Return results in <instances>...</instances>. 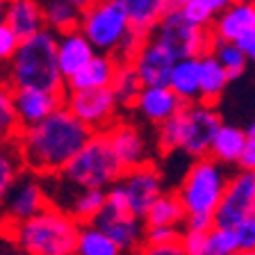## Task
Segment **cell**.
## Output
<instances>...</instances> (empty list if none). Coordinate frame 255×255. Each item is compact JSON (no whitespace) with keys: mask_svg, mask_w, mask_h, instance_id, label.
I'll list each match as a JSON object with an SVG mask.
<instances>
[{"mask_svg":"<svg viewBox=\"0 0 255 255\" xmlns=\"http://www.w3.org/2000/svg\"><path fill=\"white\" fill-rule=\"evenodd\" d=\"M91 137L94 130L64 105L43 121L21 128L14 141L27 171L39 173L41 178H53L64 173Z\"/></svg>","mask_w":255,"mask_h":255,"instance_id":"obj_1","label":"cell"},{"mask_svg":"<svg viewBox=\"0 0 255 255\" xmlns=\"http://www.w3.org/2000/svg\"><path fill=\"white\" fill-rule=\"evenodd\" d=\"M82 223L64 207L50 205L18 223L2 221L0 233L30 255H75Z\"/></svg>","mask_w":255,"mask_h":255,"instance_id":"obj_2","label":"cell"},{"mask_svg":"<svg viewBox=\"0 0 255 255\" xmlns=\"http://www.w3.org/2000/svg\"><path fill=\"white\" fill-rule=\"evenodd\" d=\"M5 80L11 89H46L66 94V78L57 59V32H41L21 39L14 57L5 64Z\"/></svg>","mask_w":255,"mask_h":255,"instance_id":"obj_3","label":"cell"},{"mask_svg":"<svg viewBox=\"0 0 255 255\" xmlns=\"http://www.w3.org/2000/svg\"><path fill=\"white\" fill-rule=\"evenodd\" d=\"M221 126V114L212 103H185L175 117L157 126V150L162 155L182 150L191 159L205 157Z\"/></svg>","mask_w":255,"mask_h":255,"instance_id":"obj_4","label":"cell"},{"mask_svg":"<svg viewBox=\"0 0 255 255\" xmlns=\"http://www.w3.org/2000/svg\"><path fill=\"white\" fill-rule=\"evenodd\" d=\"M228 166L221 164L212 155L191 159L189 169L178 187V196L185 205L187 228L210 230L214 226V214L228 187Z\"/></svg>","mask_w":255,"mask_h":255,"instance_id":"obj_5","label":"cell"},{"mask_svg":"<svg viewBox=\"0 0 255 255\" xmlns=\"http://www.w3.org/2000/svg\"><path fill=\"white\" fill-rule=\"evenodd\" d=\"M123 171L126 169L114 155L105 132H94L85 148L71 159V164L59 175L80 189H110Z\"/></svg>","mask_w":255,"mask_h":255,"instance_id":"obj_6","label":"cell"},{"mask_svg":"<svg viewBox=\"0 0 255 255\" xmlns=\"http://www.w3.org/2000/svg\"><path fill=\"white\" fill-rule=\"evenodd\" d=\"M80 30L85 32L98 53L114 55L119 59L134 27L126 7L119 0H96L94 5L82 11Z\"/></svg>","mask_w":255,"mask_h":255,"instance_id":"obj_7","label":"cell"},{"mask_svg":"<svg viewBox=\"0 0 255 255\" xmlns=\"http://www.w3.org/2000/svg\"><path fill=\"white\" fill-rule=\"evenodd\" d=\"M162 46L173 55L175 59L185 57H201L212 48V30L191 23L185 14H182L180 5L173 7L169 14L157 23L153 32H150Z\"/></svg>","mask_w":255,"mask_h":255,"instance_id":"obj_8","label":"cell"},{"mask_svg":"<svg viewBox=\"0 0 255 255\" xmlns=\"http://www.w3.org/2000/svg\"><path fill=\"white\" fill-rule=\"evenodd\" d=\"M64 105L82 123H87L94 132H105L112 123L119 121V112L123 110L112 87L66 91Z\"/></svg>","mask_w":255,"mask_h":255,"instance_id":"obj_9","label":"cell"},{"mask_svg":"<svg viewBox=\"0 0 255 255\" xmlns=\"http://www.w3.org/2000/svg\"><path fill=\"white\" fill-rule=\"evenodd\" d=\"M121 196L126 198L130 212L143 219L148 212V207L164 194V180H162V171L153 162H143L139 166L126 169L117 182H114Z\"/></svg>","mask_w":255,"mask_h":255,"instance_id":"obj_10","label":"cell"},{"mask_svg":"<svg viewBox=\"0 0 255 255\" xmlns=\"http://www.w3.org/2000/svg\"><path fill=\"white\" fill-rule=\"evenodd\" d=\"M251 214H255V171L239 169L230 173L228 187L214 214V223L235 228Z\"/></svg>","mask_w":255,"mask_h":255,"instance_id":"obj_11","label":"cell"},{"mask_svg":"<svg viewBox=\"0 0 255 255\" xmlns=\"http://www.w3.org/2000/svg\"><path fill=\"white\" fill-rule=\"evenodd\" d=\"M50 203L53 201H50V194L43 187L41 175L25 169L21 173V178L16 180V185L11 187L9 196H7L5 205H2V210H5L2 221L9 223L25 221V219L39 214L41 210H46Z\"/></svg>","mask_w":255,"mask_h":255,"instance_id":"obj_12","label":"cell"},{"mask_svg":"<svg viewBox=\"0 0 255 255\" xmlns=\"http://www.w3.org/2000/svg\"><path fill=\"white\" fill-rule=\"evenodd\" d=\"M96 226L103 228L110 235L126 255H134L146 242V223L141 217L128 212V210H117L105 203L103 212L96 217Z\"/></svg>","mask_w":255,"mask_h":255,"instance_id":"obj_13","label":"cell"},{"mask_svg":"<svg viewBox=\"0 0 255 255\" xmlns=\"http://www.w3.org/2000/svg\"><path fill=\"white\" fill-rule=\"evenodd\" d=\"M130 64H132L137 75L141 78L143 87L169 85L175 57L153 37V34H148V37L143 39L141 46H139V50L132 55Z\"/></svg>","mask_w":255,"mask_h":255,"instance_id":"obj_14","label":"cell"},{"mask_svg":"<svg viewBox=\"0 0 255 255\" xmlns=\"http://www.w3.org/2000/svg\"><path fill=\"white\" fill-rule=\"evenodd\" d=\"M182 105H185V101L169 85H153L143 87L139 91L132 110L139 114V119L157 128L164 121H169L171 117H175L182 110Z\"/></svg>","mask_w":255,"mask_h":255,"instance_id":"obj_15","label":"cell"},{"mask_svg":"<svg viewBox=\"0 0 255 255\" xmlns=\"http://www.w3.org/2000/svg\"><path fill=\"white\" fill-rule=\"evenodd\" d=\"M105 137L123 169H132V166H139V164H143V162H148L146 139H143V134L139 132V128L134 126V123L119 119L117 123H112L105 130Z\"/></svg>","mask_w":255,"mask_h":255,"instance_id":"obj_16","label":"cell"},{"mask_svg":"<svg viewBox=\"0 0 255 255\" xmlns=\"http://www.w3.org/2000/svg\"><path fill=\"white\" fill-rule=\"evenodd\" d=\"M64 96L57 91H46V89H11V98H14V110L21 128L34 126V123L48 119L53 112L64 107Z\"/></svg>","mask_w":255,"mask_h":255,"instance_id":"obj_17","label":"cell"},{"mask_svg":"<svg viewBox=\"0 0 255 255\" xmlns=\"http://www.w3.org/2000/svg\"><path fill=\"white\" fill-rule=\"evenodd\" d=\"M96 53L98 50H96L94 43L87 39V34L80 27L57 34V59H59L62 75L66 80L78 73L85 64H89Z\"/></svg>","mask_w":255,"mask_h":255,"instance_id":"obj_18","label":"cell"},{"mask_svg":"<svg viewBox=\"0 0 255 255\" xmlns=\"http://www.w3.org/2000/svg\"><path fill=\"white\" fill-rule=\"evenodd\" d=\"M119 59L107 53H96L89 64H85L75 75L66 80V91H82V89H101L112 87V80L117 75Z\"/></svg>","mask_w":255,"mask_h":255,"instance_id":"obj_19","label":"cell"},{"mask_svg":"<svg viewBox=\"0 0 255 255\" xmlns=\"http://www.w3.org/2000/svg\"><path fill=\"white\" fill-rule=\"evenodd\" d=\"M5 23L18 34L27 39L46 27L41 0H9L5 2Z\"/></svg>","mask_w":255,"mask_h":255,"instance_id":"obj_20","label":"cell"},{"mask_svg":"<svg viewBox=\"0 0 255 255\" xmlns=\"http://www.w3.org/2000/svg\"><path fill=\"white\" fill-rule=\"evenodd\" d=\"M255 27V2H230L223 11H219L212 23V37L235 41L239 34Z\"/></svg>","mask_w":255,"mask_h":255,"instance_id":"obj_21","label":"cell"},{"mask_svg":"<svg viewBox=\"0 0 255 255\" xmlns=\"http://www.w3.org/2000/svg\"><path fill=\"white\" fill-rule=\"evenodd\" d=\"M126 7L130 23L143 37L157 27V23L169 14L173 7H178V0H119Z\"/></svg>","mask_w":255,"mask_h":255,"instance_id":"obj_22","label":"cell"},{"mask_svg":"<svg viewBox=\"0 0 255 255\" xmlns=\"http://www.w3.org/2000/svg\"><path fill=\"white\" fill-rule=\"evenodd\" d=\"M169 87L185 103L201 101V62H198V57L175 59Z\"/></svg>","mask_w":255,"mask_h":255,"instance_id":"obj_23","label":"cell"},{"mask_svg":"<svg viewBox=\"0 0 255 255\" xmlns=\"http://www.w3.org/2000/svg\"><path fill=\"white\" fill-rule=\"evenodd\" d=\"M246 139H249V130H242V128H237V126L223 123V126L219 128L214 141H212L210 155L226 166H237L239 157L244 153Z\"/></svg>","mask_w":255,"mask_h":255,"instance_id":"obj_24","label":"cell"},{"mask_svg":"<svg viewBox=\"0 0 255 255\" xmlns=\"http://www.w3.org/2000/svg\"><path fill=\"white\" fill-rule=\"evenodd\" d=\"M185 205H182L178 191H164L153 205L148 207V212L143 214V223L146 228L150 226H173V228H185Z\"/></svg>","mask_w":255,"mask_h":255,"instance_id":"obj_25","label":"cell"},{"mask_svg":"<svg viewBox=\"0 0 255 255\" xmlns=\"http://www.w3.org/2000/svg\"><path fill=\"white\" fill-rule=\"evenodd\" d=\"M198 62H201V101L217 105V101L223 96V91H226V87L233 78L210 50L203 53L198 57Z\"/></svg>","mask_w":255,"mask_h":255,"instance_id":"obj_26","label":"cell"},{"mask_svg":"<svg viewBox=\"0 0 255 255\" xmlns=\"http://www.w3.org/2000/svg\"><path fill=\"white\" fill-rule=\"evenodd\" d=\"M43 2V16H46V27L57 32L78 30L82 21V11L73 0H41Z\"/></svg>","mask_w":255,"mask_h":255,"instance_id":"obj_27","label":"cell"},{"mask_svg":"<svg viewBox=\"0 0 255 255\" xmlns=\"http://www.w3.org/2000/svg\"><path fill=\"white\" fill-rule=\"evenodd\" d=\"M23 171H25V164H23L21 150H18L16 141L0 143V210H2L11 187L16 185Z\"/></svg>","mask_w":255,"mask_h":255,"instance_id":"obj_28","label":"cell"},{"mask_svg":"<svg viewBox=\"0 0 255 255\" xmlns=\"http://www.w3.org/2000/svg\"><path fill=\"white\" fill-rule=\"evenodd\" d=\"M107 201V189H75V194L66 201V207L80 223H94L103 212Z\"/></svg>","mask_w":255,"mask_h":255,"instance_id":"obj_29","label":"cell"},{"mask_svg":"<svg viewBox=\"0 0 255 255\" xmlns=\"http://www.w3.org/2000/svg\"><path fill=\"white\" fill-rule=\"evenodd\" d=\"M75 255H126L121 246L96 223H82Z\"/></svg>","mask_w":255,"mask_h":255,"instance_id":"obj_30","label":"cell"},{"mask_svg":"<svg viewBox=\"0 0 255 255\" xmlns=\"http://www.w3.org/2000/svg\"><path fill=\"white\" fill-rule=\"evenodd\" d=\"M112 89L117 94L119 103H121L123 110H132L134 101H137L139 91L143 89V82L141 78L137 75L134 66L130 62H121L117 69V75L112 80Z\"/></svg>","mask_w":255,"mask_h":255,"instance_id":"obj_31","label":"cell"},{"mask_svg":"<svg viewBox=\"0 0 255 255\" xmlns=\"http://www.w3.org/2000/svg\"><path fill=\"white\" fill-rule=\"evenodd\" d=\"M233 0H178L182 14L189 18L191 23L203 27H212L214 18L219 11H223Z\"/></svg>","mask_w":255,"mask_h":255,"instance_id":"obj_32","label":"cell"},{"mask_svg":"<svg viewBox=\"0 0 255 255\" xmlns=\"http://www.w3.org/2000/svg\"><path fill=\"white\" fill-rule=\"evenodd\" d=\"M210 53L223 64V69L228 71V75L233 80L239 78L246 71V66H249V57L242 53V48L237 46V41H226V39L214 37Z\"/></svg>","mask_w":255,"mask_h":255,"instance_id":"obj_33","label":"cell"},{"mask_svg":"<svg viewBox=\"0 0 255 255\" xmlns=\"http://www.w3.org/2000/svg\"><path fill=\"white\" fill-rule=\"evenodd\" d=\"M18 132H21V123L14 110L11 87L7 82H0V141H14Z\"/></svg>","mask_w":255,"mask_h":255,"instance_id":"obj_34","label":"cell"},{"mask_svg":"<svg viewBox=\"0 0 255 255\" xmlns=\"http://www.w3.org/2000/svg\"><path fill=\"white\" fill-rule=\"evenodd\" d=\"M239 239L233 226H219L214 223L207 230V251L205 255H237L239 253Z\"/></svg>","mask_w":255,"mask_h":255,"instance_id":"obj_35","label":"cell"},{"mask_svg":"<svg viewBox=\"0 0 255 255\" xmlns=\"http://www.w3.org/2000/svg\"><path fill=\"white\" fill-rule=\"evenodd\" d=\"M180 244L187 255H205L207 251V230L198 228H182L180 230Z\"/></svg>","mask_w":255,"mask_h":255,"instance_id":"obj_36","label":"cell"},{"mask_svg":"<svg viewBox=\"0 0 255 255\" xmlns=\"http://www.w3.org/2000/svg\"><path fill=\"white\" fill-rule=\"evenodd\" d=\"M18 46H21V37L2 21L0 23V64L9 62L14 57V53L18 50Z\"/></svg>","mask_w":255,"mask_h":255,"instance_id":"obj_37","label":"cell"},{"mask_svg":"<svg viewBox=\"0 0 255 255\" xmlns=\"http://www.w3.org/2000/svg\"><path fill=\"white\" fill-rule=\"evenodd\" d=\"M134 255H187V253L182 249L180 239H173V242H162V244L143 242V246Z\"/></svg>","mask_w":255,"mask_h":255,"instance_id":"obj_38","label":"cell"},{"mask_svg":"<svg viewBox=\"0 0 255 255\" xmlns=\"http://www.w3.org/2000/svg\"><path fill=\"white\" fill-rule=\"evenodd\" d=\"M235 233L239 239V249L242 251H255V214L246 217L235 226Z\"/></svg>","mask_w":255,"mask_h":255,"instance_id":"obj_39","label":"cell"},{"mask_svg":"<svg viewBox=\"0 0 255 255\" xmlns=\"http://www.w3.org/2000/svg\"><path fill=\"white\" fill-rule=\"evenodd\" d=\"M180 230L182 228H173V226H150L146 228V242H153V244L173 242V239H180Z\"/></svg>","mask_w":255,"mask_h":255,"instance_id":"obj_40","label":"cell"},{"mask_svg":"<svg viewBox=\"0 0 255 255\" xmlns=\"http://www.w3.org/2000/svg\"><path fill=\"white\" fill-rule=\"evenodd\" d=\"M235 41L242 48V53L249 57V62H255V27L253 30H246L244 34H239Z\"/></svg>","mask_w":255,"mask_h":255,"instance_id":"obj_41","label":"cell"},{"mask_svg":"<svg viewBox=\"0 0 255 255\" xmlns=\"http://www.w3.org/2000/svg\"><path fill=\"white\" fill-rule=\"evenodd\" d=\"M239 169H249L255 171V134H249L246 139V146H244V153L239 157Z\"/></svg>","mask_w":255,"mask_h":255,"instance_id":"obj_42","label":"cell"},{"mask_svg":"<svg viewBox=\"0 0 255 255\" xmlns=\"http://www.w3.org/2000/svg\"><path fill=\"white\" fill-rule=\"evenodd\" d=\"M73 2L80 7V9H87V7H89V5H94L96 0H73Z\"/></svg>","mask_w":255,"mask_h":255,"instance_id":"obj_43","label":"cell"},{"mask_svg":"<svg viewBox=\"0 0 255 255\" xmlns=\"http://www.w3.org/2000/svg\"><path fill=\"white\" fill-rule=\"evenodd\" d=\"M5 21V2H0V23Z\"/></svg>","mask_w":255,"mask_h":255,"instance_id":"obj_44","label":"cell"},{"mask_svg":"<svg viewBox=\"0 0 255 255\" xmlns=\"http://www.w3.org/2000/svg\"><path fill=\"white\" fill-rule=\"evenodd\" d=\"M0 82H7L5 80V64H0Z\"/></svg>","mask_w":255,"mask_h":255,"instance_id":"obj_45","label":"cell"},{"mask_svg":"<svg viewBox=\"0 0 255 255\" xmlns=\"http://www.w3.org/2000/svg\"><path fill=\"white\" fill-rule=\"evenodd\" d=\"M237 255H255V251H239Z\"/></svg>","mask_w":255,"mask_h":255,"instance_id":"obj_46","label":"cell"},{"mask_svg":"<svg viewBox=\"0 0 255 255\" xmlns=\"http://www.w3.org/2000/svg\"><path fill=\"white\" fill-rule=\"evenodd\" d=\"M9 255H30V253H25V251L18 249V251H14V253H9Z\"/></svg>","mask_w":255,"mask_h":255,"instance_id":"obj_47","label":"cell"},{"mask_svg":"<svg viewBox=\"0 0 255 255\" xmlns=\"http://www.w3.org/2000/svg\"><path fill=\"white\" fill-rule=\"evenodd\" d=\"M249 134H255V123H253V126L249 128Z\"/></svg>","mask_w":255,"mask_h":255,"instance_id":"obj_48","label":"cell"},{"mask_svg":"<svg viewBox=\"0 0 255 255\" xmlns=\"http://www.w3.org/2000/svg\"><path fill=\"white\" fill-rule=\"evenodd\" d=\"M235 2H255V0H235Z\"/></svg>","mask_w":255,"mask_h":255,"instance_id":"obj_49","label":"cell"},{"mask_svg":"<svg viewBox=\"0 0 255 255\" xmlns=\"http://www.w3.org/2000/svg\"><path fill=\"white\" fill-rule=\"evenodd\" d=\"M0 2H9V0H0Z\"/></svg>","mask_w":255,"mask_h":255,"instance_id":"obj_50","label":"cell"},{"mask_svg":"<svg viewBox=\"0 0 255 255\" xmlns=\"http://www.w3.org/2000/svg\"><path fill=\"white\" fill-rule=\"evenodd\" d=\"M0 143H2V141H0Z\"/></svg>","mask_w":255,"mask_h":255,"instance_id":"obj_51","label":"cell"}]
</instances>
